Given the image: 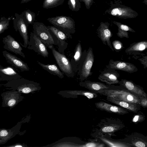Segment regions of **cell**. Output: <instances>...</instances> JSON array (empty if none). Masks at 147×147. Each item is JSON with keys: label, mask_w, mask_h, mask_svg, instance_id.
<instances>
[{"label": "cell", "mask_w": 147, "mask_h": 147, "mask_svg": "<svg viewBox=\"0 0 147 147\" xmlns=\"http://www.w3.org/2000/svg\"><path fill=\"white\" fill-rule=\"evenodd\" d=\"M99 93L118 100L140 104L139 97L131 93L121 86H115L107 89L100 90Z\"/></svg>", "instance_id": "1"}, {"label": "cell", "mask_w": 147, "mask_h": 147, "mask_svg": "<svg viewBox=\"0 0 147 147\" xmlns=\"http://www.w3.org/2000/svg\"><path fill=\"white\" fill-rule=\"evenodd\" d=\"M3 85L7 87L6 89L14 90L24 94L33 93L41 88L39 83L22 78L7 81Z\"/></svg>", "instance_id": "2"}, {"label": "cell", "mask_w": 147, "mask_h": 147, "mask_svg": "<svg viewBox=\"0 0 147 147\" xmlns=\"http://www.w3.org/2000/svg\"><path fill=\"white\" fill-rule=\"evenodd\" d=\"M32 26L33 32L47 47L50 49L53 45H57L56 37L43 23L34 22Z\"/></svg>", "instance_id": "3"}, {"label": "cell", "mask_w": 147, "mask_h": 147, "mask_svg": "<svg viewBox=\"0 0 147 147\" xmlns=\"http://www.w3.org/2000/svg\"><path fill=\"white\" fill-rule=\"evenodd\" d=\"M47 20L53 26L61 30L69 37L72 38L71 34L76 32L75 22L69 16H61L48 18Z\"/></svg>", "instance_id": "4"}, {"label": "cell", "mask_w": 147, "mask_h": 147, "mask_svg": "<svg viewBox=\"0 0 147 147\" xmlns=\"http://www.w3.org/2000/svg\"><path fill=\"white\" fill-rule=\"evenodd\" d=\"M94 61L92 49L90 47L87 51L85 50L82 53L78 72L81 81H83L92 75V73L91 71Z\"/></svg>", "instance_id": "5"}, {"label": "cell", "mask_w": 147, "mask_h": 147, "mask_svg": "<svg viewBox=\"0 0 147 147\" xmlns=\"http://www.w3.org/2000/svg\"><path fill=\"white\" fill-rule=\"evenodd\" d=\"M121 3L119 1L111 2L110 7L105 11V13L124 19L134 18L138 16V14L136 11Z\"/></svg>", "instance_id": "6"}, {"label": "cell", "mask_w": 147, "mask_h": 147, "mask_svg": "<svg viewBox=\"0 0 147 147\" xmlns=\"http://www.w3.org/2000/svg\"><path fill=\"white\" fill-rule=\"evenodd\" d=\"M56 60L59 69L68 77L73 78L75 75L70 61L64 54H62L57 51L54 46L50 49Z\"/></svg>", "instance_id": "7"}, {"label": "cell", "mask_w": 147, "mask_h": 147, "mask_svg": "<svg viewBox=\"0 0 147 147\" xmlns=\"http://www.w3.org/2000/svg\"><path fill=\"white\" fill-rule=\"evenodd\" d=\"M15 17L13 18L14 29L16 32L18 31L24 41L23 45L20 44L22 47H27L29 42L28 35V25L25 21L23 17L21 14L16 13Z\"/></svg>", "instance_id": "8"}, {"label": "cell", "mask_w": 147, "mask_h": 147, "mask_svg": "<svg viewBox=\"0 0 147 147\" xmlns=\"http://www.w3.org/2000/svg\"><path fill=\"white\" fill-rule=\"evenodd\" d=\"M1 96L2 98V107H9L10 109L15 107L24 98L21 93L13 89L3 92Z\"/></svg>", "instance_id": "9"}, {"label": "cell", "mask_w": 147, "mask_h": 147, "mask_svg": "<svg viewBox=\"0 0 147 147\" xmlns=\"http://www.w3.org/2000/svg\"><path fill=\"white\" fill-rule=\"evenodd\" d=\"M28 45L27 49L33 50L44 57H48L49 53L47 47L33 32L30 33Z\"/></svg>", "instance_id": "10"}, {"label": "cell", "mask_w": 147, "mask_h": 147, "mask_svg": "<svg viewBox=\"0 0 147 147\" xmlns=\"http://www.w3.org/2000/svg\"><path fill=\"white\" fill-rule=\"evenodd\" d=\"M109 25L110 23L108 22H101L96 30L97 33L103 43L105 45H107L112 51H114L110 40L113 34L109 28Z\"/></svg>", "instance_id": "11"}, {"label": "cell", "mask_w": 147, "mask_h": 147, "mask_svg": "<svg viewBox=\"0 0 147 147\" xmlns=\"http://www.w3.org/2000/svg\"><path fill=\"white\" fill-rule=\"evenodd\" d=\"M47 27L57 38L58 51L62 54H64L65 51L68 45L67 40L69 38V37L64 32L53 26H48Z\"/></svg>", "instance_id": "12"}, {"label": "cell", "mask_w": 147, "mask_h": 147, "mask_svg": "<svg viewBox=\"0 0 147 147\" xmlns=\"http://www.w3.org/2000/svg\"><path fill=\"white\" fill-rule=\"evenodd\" d=\"M3 48L5 49L19 55L25 58V55L22 52L23 49L20 43L10 35L3 38Z\"/></svg>", "instance_id": "13"}, {"label": "cell", "mask_w": 147, "mask_h": 147, "mask_svg": "<svg viewBox=\"0 0 147 147\" xmlns=\"http://www.w3.org/2000/svg\"><path fill=\"white\" fill-rule=\"evenodd\" d=\"M107 68L115 70H120L131 73L137 72L138 69L134 64L121 61L110 60L108 64L107 65Z\"/></svg>", "instance_id": "14"}, {"label": "cell", "mask_w": 147, "mask_h": 147, "mask_svg": "<svg viewBox=\"0 0 147 147\" xmlns=\"http://www.w3.org/2000/svg\"><path fill=\"white\" fill-rule=\"evenodd\" d=\"M2 54L8 63L16 68L19 69L21 71H28L30 70L27 63L16 55L6 51H3Z\"/></svg>", "instance_id": "15"}, {"label": "cell", "mask_w": 147, "mask_h": 147, "mask_svg": "<svg viewBox=\"0 0 147 147\" xmlns=\"http://www.w3.org/2000/svg\"><path fill=\"white\" fill-rule=\"evenodd\" d=\"M119 74L115 70L106 68L100 72L98 79L107 84L112 85L119 83Z\"/></svg>", "instance_id": "16"}, {"label": "cell", "mask_w": 147, "mask_h": 147, "mask_svg": "<svg viewBox=\"0 0 147 147\" xmlns=\"http://www.w3.org/2000/svg\"><path fill=\"white\" fill-rule=\"evenodd\" d=\"M23 120L18 122L14 126L10 129L0 128V145L6 143L20 131Z\"/></svg>", "instance_id": "17"}, {"label": "cell", "mask_w": 147, "mask_h": 147, "mask_svg": "<svg viewBox=\"0 0 147 147\" xmlns=\"http://www.w3.org/2000/svg\"><path fill=\"white\" fill-rule=\"evenodd\" d=\"M21 78L14 67L12 66L3 67L0 64V81H9Z\"/></svg>", "instance_id": "18"}, {"label": "cell", "mask_w": 147, "mask_h": 147, "mask_svg": "<svg viewBox=\"0 0 147 147\" xmlns=\"http://www.w3.org/2000/svg\"><path fill=\"white\" fill-rule=\"evenodd\" d=\"M119 84L131 93L138 96L147 97V94L143 88L131 81L122 79Z\"/></svg>", "instance_id": "19"}, {"label": "cell", "mask_w": 147, "mask_h": 147, "mask_svg": "<svg viewBox=\"0 0 147 147\" xmlns=\"http://www.w3.org/2000/svg\"><path fill=\"white\" fill-rule=\"evenodd\" d=\"M95 105L96 107L100 110L105 111L110 113L121 115H123L129 113L127 110L125 109L103 101L96 102Z\"/></svg>", "instance_id": "20"}, {"label": "cell", "mask_w": 147, "mask_h": 147, "mask_svg": "<svg viewBox=\"0 0 147 147\" xmlns=\"http://www.w3.org/2000/svg\"><path fill=\"white\" fill-rule=\"evenodd\" d=\"M79 85L84 87L90 91L96 93L99 90L107 89L113 87L114 85H109L102 83L91 81L90 80H85L84 82L81 81Z\"/></svg>", "instance_id": "21"}, {"label": "cell", "mask_w": 147, "mask_h": 147, "mask_svg": "<svg viewBox=\"0 0 147 147\" xmlns=\"http://www.w3.org/2000/svg\"><path fill=\"white\" fill-rule=\"evenodd\" d=\"M106 100L112 103L134 113H137L140 110V105L121 100L112 98L107 97Z\"/></svg>", "instance_id": "22"}, {"label": "cell", "mask_w": 147, "mask_h": 147, "mask_svg": "<svg viewBox=\"0 0 147 147\" xmlns=\"http://www.w3.org/2000/svg\"><path fill=\"white\" fill-rule=\"evenodd\" d=\"M82 53L81 41H79L75 47L74 55L70 61L75 73L78 71Z\"/></svg>", "instance_id": "23"}, {"label": "cell", "mask_w": 147, "mask_h": 147, "mask_svg": "<svg viewBox=\"0 0 147 147\" xmlns=\"http://www.w3.org/2000/svg\"><path fill=\"white\" fill-rule=\"evenodd\" d=\"M113 22L118 27V32L117 33V35L120 38L124 37L129 38V33L127 31L132 32H136L134 30L126 25L115 21H113Z\"/></svg>", "instance_id": "24"}, {"label": "cell", "mask_w": 147, "mask_h": 147, "mask_svg": "<svg viewBox=\"0 0 147 147\" xmlns=\"http://www.w3.org/2000/svg\"><path fill=\"white\" fill-rule=\"evenodd\" d=\"M37 62L43 69L51 74L57 76L61 78H64V74L55 64L46 65L38 61H37Z\"/></svg>", "instance_id": "25"}, {"label": "cell", "mask_w": 147, "mask_h": 147, "mask_svg": "<svg viewBox=\"0 0 147 147\" xmlns=\"http://www.w3.org/2000/svg\"><path fill=\"white\" fill-rule=\"evenodd\" d=\"M147 48V41L143 40L135 42L130 44L129 46L125 50L127 53H130L136 52H142Z\"/></svg>", "instance_id": "26"}, {"label": "cell", "mask_w": 147, "mask_h": 147, "mask_svg": "<svg viewBox=\"0 0 147 147\" xmlns=\"http://www.w3.org/2000/svg\"><path fill=\"white\" fill-rule=\"evenodd\" d=\"M62 92L74 95H80L85 96L88 99L95 98L98 96L97 94L91 91L83 90H66Z\"/></svg>", "instance_id": "27"}, {"label": "cell", "mask_w": 147, "mask_h": 147, "mask_svg": "<svg viewBox=\"0 0 147 147\" xmlns=\"http://www.w3.org/2000/svg\"><path fill=\"white\" fill-rule=\"evenodd\" d=\"M99 138L109 147H131L133 146L131 144L128 143L114 141L103 137H99Z\"/></svg>", "instance_id": "28"}, {"label": "cell", "mask_w": 147, "mask_h": 147, "mask_svg": "<svg viewBox=\"0 0 147 147\" xmlns=\"http://www.w3.org/2000/svg\"><path fill=\"white\" fill-rule=\"evenodd\" d=\"M29 26V25H32L35 20L36 15L34 12L30 9H27L23 11L21 14Z\"/></svg>", "instance_id": "29"}, {"label": "cell", "mask_w": 147, "mask_h": 147, "mask_svg": "<svg viewBox=\"0 0 147 147\" xmlns=\"http://www.w3.org/2000/svg\"><path fill=\"white\" fill-rule=\"evenodd\" d=\"M64 1V0H44L42 6L46 9L56 7L63 4Z\"/></svg>", "instance_id": "30"}, {"label": "cell", "mask_w": 147, "mask_h": 147, "mask_svg": "<svg viewBox=\"0 0 147 147\" xmlns=\"http://www.w3.org/2000/svg\"><path fill=\"white\" fill-rule=\"evenodd\" d=\"M12 18V16H9L7 18L3 16L0 18V34L8 29L9 26L10 21Z\"/></svg>", "instance_id": "31"}, {"label": "cell", "mask_w": 147, "mask_h": 147, "mask_svg": "<svg viewBox=\"0 0 147 147\" xmlns=\"http://www.w3.org/2000/svg\"><path fill=\"white\" fill-rule=\"evenodd\" d=\"M67 3L69 9L72 11H78L81 8L79 0H68Z\"/></svg>", "instance_id": "32"}, {"label": "cell", "mask_w": 147, "mask_h": 147, "mask_svg": "<svg viewBox=\"0 0 147 147\" xmlns=\"http://www.w3.org/2000/svg\"><path fill=\"white\" fill-rule=\"evenodd\" d=\"M120 126L115 124H112L103 127L101 129V131L104 133H112L119 129Z\"/></svg>", "instance_id": "33"}, {"label": "cell", "mask_w": 147, "mask_h": 147, "mask_svg": "<svg viewBox=\"0 0 147 147\" xmlns=\"http://www.w3.org/2000/svg\"><path fill=\"white\" fill-rule=\"evenodd\" d=\"M104 146H105L104 144L94 141L90 142L83 144L80 145L79 146V147H103Z\"/></svg>", "instance_id": "34"}, {"label": "cell", "mask_w": 147, "mask_h": 147, "mask_svg": "<svg viewBox=\"0 0 147 147\" xmlns=\"http://www.w3.org/2000/svg\"><path fill=\"white\" fill-rule=\"evenodd\" d=\"M113 49L117 52L121 51L123 48L122 43L118 40H115L111 42Z\"/></svg>", "instance_id": "35"}, {"label": "cell", "mask_w": 147, "mask_h": 147, "mask_svg": "<svg viewBox=\"0 0 147 147\" xmlns=\"http://www.w3.org/2000/svg\"><path fill=\"white\" fill-rule=\"evenodd\" d=\"M145 119V116L142 114H138L134 116L132 119V121L134 123L142 122Z\"/></svg>", "instance_id": "36"}, {"label": "cell", "mask_w": 147, "mask_h": 147, "mask_svg": "<svg viewBox=\"0 0 147 147\" xmlns=\"http://www.w3.org/2000/svg\"><path fill=\"white\" fill-rule=\"evenodd\" d=\"M80 2H83L87 9H89L93 3L94 2V0H79Z\"/></svg>", "instance_id": "37"}, {"label": "cell", "mask_w": 147, "mask_h": 147, "mask_svg": "<svg viewBox=\"0 0 147 147\" xmlns=\"http://www.w3.org/2000/svg\"><path fill=\"white\" fill-rule=\"evenodd\" d=\"M133 146L137 147H145L147 146V144L141 140L135 141L132 142Z\"/></svg>", "instance_id": "38"}, {"label": "cell", "mask_w": 147, "mask_h": 147, "mask_svg": "<svg viewBox=\"0 0 147 147\" xmlns=\"http://www.w3.org/2000/svg\"><path fill=\"white\" fill-rule=\"evenodd\" d=\"M140 99V104L144 108L147 107V98L143 96H139Z\"/></svg>", "instance_id": "39"}, {"label": "cell", "mask_w": 147, "mask_h": 147, "mask_svg": "<svg viewBox=\"0 0 147 147\" xmlns=\"http://www.w3.org/2000/svg\"><path fill=\"white\" fill-rule=\"evenodd\" d=\"M138 59L143 65L144 68L146 69L147 67V56H143L142 58H138Z\"/></svg>", "instance_id": "40"}, {"label": "cell", "mask_w": 147, "mask_h": 147, "mask_svg": "<svg viewBox=\"0 0 147 147\" xmlns=\"http://www.w3.org/2000/svg\"><path fill=\"white\" fill-rule=\"evenodd\" d=\"M6 146L8 147H25L27 146L24 144L17 143L13 144L11 145Z\"/></svg>", "instance_id": "41"}, {"label": "cell", "mask_w": 147, "mask_h": 147, "mask_svg": "<svg viewBox=\"0 0 147 147\" xmlns=\"http://www.w3.org/2000/svg\"><path fill=\"white\" fill-rule=\"evenodd\" d=\"M32 0H22L21 2V3H27L30 1Z\"/></svg>", "instance_id": "42"}, {"label": "cell", "mask_w": 147, "mask_h": 147, "mask_svg": "<svg viewBox=\"0 0 147 147\" xmlns=\"http://www.w3.org/2000/svg\"><path fill=\"white\" fill-rule=\"evenodd\" d=\"M143 3L145 4V5H147V0H144V1L143 2Z\"/></svg>", "instance_id": "43"}]
</instances>
